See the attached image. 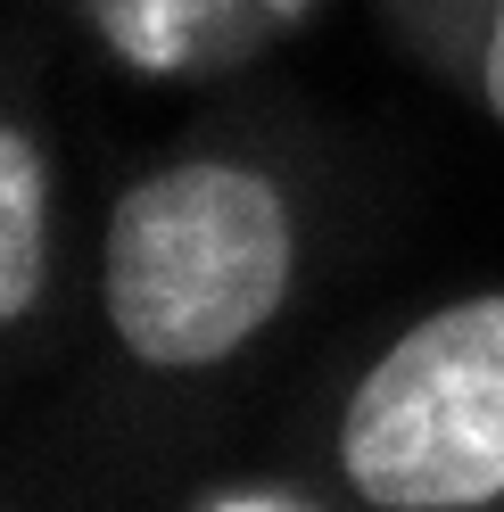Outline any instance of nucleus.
Wrapping results in <instances>:
<instances>
[{"label": "nucleus", "mask_w": 504, "mask_h": 512, "mask_svg": "<svg viewBox=\"0 0 504 512\" xmlns=\"http://www.w3.org/2000/svg\"><path fill=\"white\" fill-rule=\"evenodd\" d=\"M298 207L257 157H166L100 223L108 339L149 372L232 364L298 290Z\"/></svg>", "instance_id": "obj_1"}, {"label": "nucleus", "mask_w": 504, "mask_h": 512, "mask_svg": "<svg viewBox=\"0 0 504 512\" xmlns=\"http://www.w3.org/2000/svg\"><path fill=\"white\" fill-rule=\"evenodd\" d=\"M356 512H504V290L422 314L331 422Z\"/></svg>", "instance_id": "obj_2"}, {"label": "nucleus", "mask_w": 504, "mask_h": 512, "mask_svg": "<svg viewBox=\"0 0 504 512\" xmlns=\"http://www.w3.org/2000/svg\"><path fill=\"white\" fill-rule=\"evenodd\" d=\"M422 67L504 133V0H372Z\"/></svg>", "instance_id": "obj_3"}, {"label": "nucleus", "mask_w": 504, "mask_h": 512, "mask_svg": "<svg viewBox=\"0 0 504 512\" xmlns=\"http://www.w3.org/2000/svg\"><path fill=\"white\" fill-rule=\"evenodd\" d=\"M50 290V157L9 124L0 133V323H25Z\"/></svg>", "instance_id": "obj_4"}, {"label": "nucleus", "mask_w": 504, "mask_h": 512, "mask_svg": "<svg viewBox=\"0 0 504 512\" xmlns=\"http://www.w3.org/2000/svg\"><path fill=\"white\" fill-rule=\"evenodd\" d=\"M207 512H306V504L281 496V488H240V496H215Z\"/></svg>", "instance_id": "obj_5"}]
</instances>
